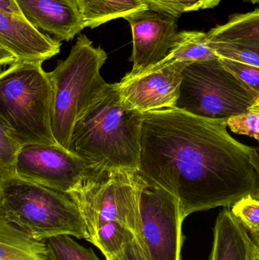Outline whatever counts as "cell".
<instances>
[{"instance_id":"cell-21","label":"cell","mask_w":259,"mask_h":260,"mask_svg":"<svg viewBox=\"0 0 259 260\" xmlns=\"http://www.w3.org/2000/svg\"><path fill=\"white\" fill-rule=\"evenodd\" d=\"M22 147L7 126L0 123V182L16 177L17 161Z\"/></svg>"},{"instance_id":"cell-14","label":"cell","mask_w":259,"mask_h":260,"mask_svg":"<svg viewBox=\"0 0 259 260\" xmlns=\"http://www.w3.org/2000/svg\"><path fill=\"white\" fill-rule=\"evenodd\" d=\"M251 239L231 209L224 208L216 218L209 260H248Z\"/></svg>"},{"instance_id":"cell-36","label":"cell","mask_w":259,"mask_h":260,"mask_svg":"<svg viewBox=\"0 0 259 260\" xmlns=\"http://www.w3.org/2000/svg\"><path fill=\"white\" fill-rule=\"evenodd\" d=\"M249 3H252V4H256V3H259V0H247Z\"/></svg>"},{"instance_id":"cell-28","label":"cell","mask_w":259,"mask_h":260,"mask_svg":"<svg viewBox=\"0 0 259 260\" xmlns=\"http://www.w3.org/2000/svg\"><path fill=\"white\" fill-rule=\"evenodd\" d=\"M0 13L24 16L16 0H0Z\"/></svg>"},{"instance_id":"cell-12","label":"cell","mask_w":259,"mask_h":260,"mask_svg":"<svg viewBox=\"0 0 259 260\" xmlns=\"http://www.w3.org/2000/svg\"><path fill=\"white\" fill-rule=\"evenodd\" d=\"M62 43L40 31L24 16L0 13V63L41 62L56 56Z\"/></svg>"},{"instance_id":"cell-30","label":"cell","mask_w":259,"mask_h":260,"mask_svg":"<svg viewBox=\"0 0 259 260\" xmlns=\"http://www.w3.org/2000/svg\"><path fill=\"white\" fill-rule=\"evenodd\" d=\"M233 42L240 44L242 47L249 49L259 55V39L241 40V41H233Z\"/></svg>"},{"instance_id":"cell-22","label":"cell","mask_w":259,"mask_h":260,"mask_svg":"<svg viewBox=\"0 0 259 260\" xmlns=\"http://www.w3.org/2000/svg\"><path fill=\"white\" fill-rule=\"evenodd\" d=\"M208 44L220 59H230L259 67V55L240 44L225 41H208Z\"/></svg>"},{"instance_id":"cell-16","label":"cell","mask_w":259,"mask_h":260,"mask_svg":"<svg viewBox=\"0 0 259 260\" xmlns=\"http://www.w3.org/2000/svg\"><path fill=\"white\" fill-rule=\"evenodd\" d=\"M85 27L95 28L111 20L150 9L144 0H76Z\"/></svg>"},{"instance_id":"cell-35","label":"cell","mask_w":259,"mask_h":260,"mask_svg":"<svg viewBox=\"0 0 259 260\" xmlns=\"http://www.w3.org/2000/svg\"><path fill=\"white\" fill-rule=\"evenodd\" d=\"M249 234H250V236L252 237L253 241H255L259 245V229L255 231V232H249Z\"/></svg>"},{"instance_id":"cell-8","label":"cell","mask_w":259,"mask_h":260,"mask_svg":"<svg viewBox=\"0 0 259 260\" xmlns=\"http://www.w3.org/2000/svg\"><path fill=\"white\" fill-rule=\"evenodd\" d=\"M140 210L141 227L138 239L149 259L182 260L184 218L178 199L144 179Z\"/></svg>"},{"instance_id":"cell-1","label":"cell","mask_w":259,"mask_h":260,"mask_svg":"<svg viewBox=\"0 0 259 260\" xmlns=\"http://www.w3.org/2000/svg\"><path fill=\"white\" fill-rule=\"evenodd\" d=\"M228 119L179 108L144 114L138 172L174 195L184 220L195 212L231 208L253 195L257 148L231 136Z\"/></svg>"},{"instance_id":"cell-10","label":"cell","mask_w":259,"mask_h":260,"mask_svg":"<svg viewBox=\"0 0 259 260\" xmlns=\"http://www.w3.org/2000/svg\"><path fill=\"white\" fill-rule=\"evenodd\" d=\"M190 63L175 61L141 74L127 73L116 85L123 101L139 112L175 108L180 95L182 73Z\"/></svg>"},{"instance_id":"cell-19","label":"cell","mask_w":259,"mask_h":260,"mask_svg":"<svg viewBox=\"0 0 259 260\" xmlns=\"http://www.w3.org/2000/svg\"><path fill=\"white\" fill-rule=\"evenodd\" d=\"M135 238L130 228L120 221H110L100 225L88 241L98 247L106 258L120 253Z\"/></svg>"},{"instance_id":"cell-26","label":"cell","mask_w":259,"mask_h":260,"mask_svg":"<svg viewBox=\"0 0 259 260\" xmlns=\"http://www.w3.org/2000/svg\"><path fill=\"white\" fill-rule=\"evenodd\" d=\"M106 260H150L147 253L140 244L138 238H135L132 242L125 246L124 248L111 257H106Z\"/></svg>"},{"instance_id":"cell-11","label":"cell","mask_w":259,"mask_h":260,"mask_svg":"<svg viewBox=\"0 0 259 260\" xmlns=\"http://www.w3.org/2000/svg\"><path fill=\"white\" fill-rule=\"evenodd\" d=\"M132 32L133 63L130 75H138L159 65L168 56L177 39L176 18L153 9L126 15Z\"/></svg>"},{"instance_id":"cell-5","label":"cell","mask_w":259,"mask_h":260,"mask_svg":"<svg viewBox=\"0 0 259 260\" xmlns=\"http://www.w3.org/2000/svg\"><path fill=\"white\" fill-rule=\"evenodd\" d=\"M106 59L104 50L94 47L86 35H82L67 59L49 73L53 86L52 130L58 145L70 152L76 122L106 85L100 75Z\"/></svg>"},{"instance_id":"cell-24","label":"cell","mask_w":259,"mask_h":260,"mask_svg":"<svg viewBox=\"0 0 259 260\" xmlns=\"http://www.w3.org/2000/svg\"><path fill=\"white\" fill-rule=\"evenodd\" d=\"M224 67L247 85L259 97V67L227 59H220Z\"/></svg>"},{"instance_id":"cell-3","label":"cell","mask_w":259,"mask_h":260,"mask_svg":"<svg viewBox=\"0 0 259 260\" xmlns=\"http://www.w3.org/2000/svg\"><path fill=\"white\" fill-rule=\"evenodd\" d=\"M0 219L38 241L58 235L89 238L82 213L68 194L18 177L0 182Z\"/></svg>"},{"instance_id":"cell-33","label":"cell","mask_w":259,"mask_h":260,"mask_svg":"<svg viewBox=\"0 0 259 260\" xmlns=\"http://www.w3.org/2000/svg\"><path fill=\"white\" fill-rule=\"evenodd\" d=\"M202 9H212L218 6L221 0H202Z\"/></svg>"},{"instance_id":"cell-34","label":"cell","mask_w":259,"mask_h":260,"mask_svg":"<svg viewBox=\"0 0 259 260\" xmlns=\"http://www.w3.org/2000/svg\"><path fill=\"white\" fill-rule=\"evenodd\" d=\"M249 111H251V112L256 113V114H259V98L257 99L256 102H255L253 105L250 107L249 108Z\"/></svg>"},{"instance_id":"cell-7","label":"cell","mask_w":259,"mask_h":260,"mask_svg":"<svg viewBox=\"0 0 259 260\" xmlns=\"http://www.w3.org/2000/svg\"><path fill=\"white\" fill-rule=\"evenodd\" d=\"M258 98L218 58L186 67L176 108L200 117L228 119L249 112Z\"/></svg>"},{"instance_id":"cell-6","label":"cell","mask_w":259,"mask_h":260,"mask_svg":"<svg viewBox=\"0 0 259 260\" xmlns=\"http://www.w3.org/2000/svg\"><path fill=\"white\" fill-rule=\"evenodd\" d=\"M144 184V177L139 172L100 171L71 191L68 195L82 213L89 238L100 225L110 221L123 223L138 238Z\"/></svg>"},{"instance_id":"cell-32","label":"cell","mask_w":259,"mask_h":260,"mask_svg":"<svg viewBox=\"0 0 259 260\" xmlns=\"http://www.w3.org/2000/svg\"><path fill=\"white\" fill-rule=\"evenodd\" d=\"M254 164H255V171H256L257 177H258V181H257L255 192H254L252 197L257 199V200H259V148H257V153L255 157V160H254Z\"/></svg>"},{"instance_id":"cell-17","label":"cell","mask_w":259,"mask_h":260,"mask_svg":"<svg viewBox=\"0 0 259 260\" xmlns=\"http://www.w3.org/2000/svg\"><path fill=\"white\" fill-rule=\"evenodd\" d=\"M218 58L214 50L208 45L207 33L197 30H183L179 32L174 47L160 64L175 61L200 62Z\"/></svg>"},{"instance_id":"cell-25","label":"cell","mask_w":259,"mask_h":260,"mask_svg":"<svg viewBox=\"0 0 259 260\" xmlns=\"http://www.w3.org/2000/svg\"><path fill=\"white\" fill-rule=\"evenodd\" d=\"M230 129L236 134L244 135L259 141V114L249 112L228 119Z\"/></svg>"},{"instance_id":"cell-18","label":"cell","mask_w":259,"mask_h":260,"mask_svg":"<svg viewBox=\"0 0 259 260\" xmlns=\"http://www.w3.org/2000/svg\"><path fill=\"white\" fill-rule=\"evenodd\" d=\"M208 41H233L259 39V9L246 13L231 15L225 24L207 33Z\"/></svg>"},{"instance_id":"cell-15","label":"cell","mask_w":259,"mask_h":260,"mask_svg":"<svg viewBox=\"0 0 259 260\" xmlns=\"http://www.w3.org/2000/svg\"><path fill=\"white\" fill-rule=\"evenodd\" d=\"M0 260H50L45 241H38L0 219Z\"/></svg>"},{"instance_id":"cell-13","label":"cell","mask_w":259,"mask_h":260,"mask_svg":"<svg viewBox=\"0 0 259 260\" xmlns=\"http://www.w3.org/2000/svg\"><path fill=\"white\" fill-rule=\"evenodd\" d=\"M16 1L29 22L59 41H71L85 28L76 0Z\"/></svg>"},{"instance_id":"cell-29","label":"cell","mask_w":259,"mask_h":260,"mask_svg":"<svg viewBox=\"0 0 259 260\" xmlns=\"http://www.w3.org/2000/svg\"><path fill=\"white\" fill-rule=\"evenodd\" d=\"M179 9L182 10V13L202 9V0H173Z\"/></svg>"},{"instance_id":"cell-20","label":"cell","mask_w":259,"mask_h":260,"mask_svg":"<svg viewBox=\"0 0 259 260\" xmlns=\"http://www.w3.org/2000/svg\"><path fill=\"white\" fill-rule=\"evenodd\" d=\"M50 260H100L92 250L76 243L69 235H58L46 240Z\"/></svg>"},{"instance_id":"cell-31","label":"cell","mask_w":259,"mask_h":260,"mask_svg":"<svg viewBox=\"0 0 259 260\" xmlns=\"http://www.w3.org/2000/svg\"><path fill=\"white\" fill-rule=\"evenodd\" d=\"M252 238V237H251ZM259 260V245L253 239H251L249 245V259Z\"/></svg>"},{"instance_id":"cell-4","label":"cell","mask_w":259,"mask_h":260,"mask_svg":"<svg viewBox=\"0 0 259 260\" xmlns=\"http://www.w3.org/2000/svg\"><path fill=\"white\" fill-rule=\"evenodd\" d=\"M42 63L13 64L0 76V123L22 145H59L52 130L53 86Z\"/></svg>"},{"instance_id":"cell-2","label":"cell","mask_w":259,"mask_h":260,"mask_svg":"<svg viewBox=\"0 0 259 260\" xmlns=\"http://www.w3.org/2000/svg\"><path fill=\"white\" fill-rule=\"evenodd\" d=\"M144 114L123 101L116 83H106L76 122L71 152L95 171L138 172Z\"/></svg>"},{"instance_id":"cell-23","label":"cell","mask_w":259,"mask_h":260,"mask_svg":"<svg viewBox=\"0 0 259 260\" xmlns=\"http://www.w3.org/2000/svg\"><path fill=\"white\" fill-rule=\"evenodd\" d=\"M231 210L249 232L258 230L259 200L247 196L233 205Z\"/></svg>"},{"instance_id":"cell-9","label":"cell","mask_w":259,"mask_h":260,"mask_svg":"<svg viewBox=\"0 0 259 260\" xmlns=\"http://www.w3.org/2000/svg\"><path fill=\"white\" fill-rule=\"evenodd\" d=\"M95 171L85 160L60 145H23L16 165V177L69 194Z\"/></svg>"},{"instance_id":"cell-27","label":"cell","mask_w":259,"mask_h":260,"mask_svg":"<svg viewBox=\"0 0 259 260\" xmlns=\"http://www.w3.org/2000/svg\"><path fill=\"white\" fill-rule=\"evenodd\" d=\"M149 8L158 12L168 14L175 18H179L182 14V10L173 0H144Z\"/></svg>"}]
</instances>
